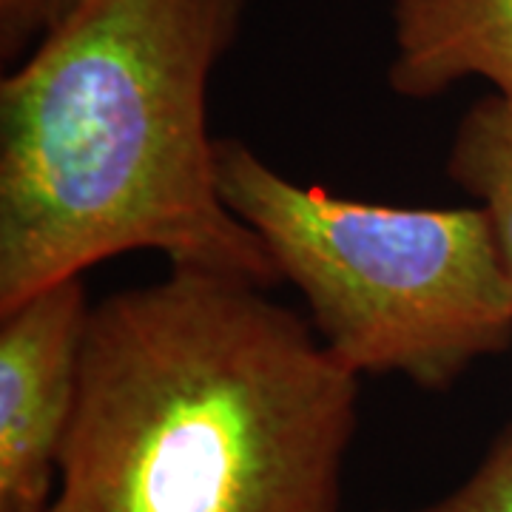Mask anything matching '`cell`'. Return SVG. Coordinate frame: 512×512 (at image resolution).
<instances>
[{"label":"cell","instance_id":"2","mask_svg":"<svg viewBox=\"0 0 512 512\" xmlns=\"http://www.w3.org/2000/svg\"><path fill=\"white\" fill-rule=\"evenodd\" d=\"M359 379L254 285L168 271L111 293L46 512H339Z\"/></svg>","mask_w":512,"mask_h":512},{"label":"cell","instance_id":"1","mask_svg":"<svg viewBox=\"0 0 512 512\" xmlns=\"http://www.w3.org/2000/svg\"><path fill=\"white\" fill-rule=\"evenodd\" d=\"M248 0H80L0 80V311L131 251L271 291L225 205L208 86Z\"/></svg>","mask_w":512,"mask_h":512},{"label":"cell","instance_id":"6","mask_svg":"<svg viewBox=\"0 0 512 512\" xmlns=\"http://www.w3.org/2000/svg\"><path fill=\"white\" fill-rule=\"evenodd\" d=\"M444 171L484 211L512 288V106L507 100L490 94L464 111Z\"/></svg>","mask_w":512,"mask_h":512},{"label":"cell","instance_id":"9","mask_svg":"<svg viewBox=\"0 0 512 512\" xmlns=\"http://www.w3.org/2000/svg\"><path fill=\"white\" fill-rule=\"evenodd\" d=\"M0 512H35V510H15V507H0ZM46 512V510H43Z\"/></svg>","mask_w":512,"mask_h":512},{"label":"cell","instance_id":"3","mask_svg":"<svg viewBox=\"0 0 512 512\" xmlns=\"http://www.w3.org/2000/svg\"><path fill=\"white\" fill-rule=\"evenodd\" d=\"M225 205L305 299L316 336L356 376L444 393L512 348V288L490 222L302 185L242 140H217Z\"/></svg>","mask_w":512,"mask_h":512},{"label":"cell","instance_id":"4","mask_svg":"<svg viewBox=\"0 0 512 512\" xmlns=\"http://www.w3.org/2000/svg\"><path fill=\"white\" fill-rule=\"evenodd\" d=\"M89 316L83 276L0 311V507L43 512L52 504Z\"/></svg>","mask_w":512,"mask_h":512},{"label":"cell","instance_id":"7","mask_svg":"<svg viewBox=\"0 0 512 512\" xmlns=\"http://www.w3.org/2000/svg\"><path fill=\"white\" fill-rule=\"evenodd\" d=\"M419 512H512V424L467 481Z\"/></svg>","mask_w":512,"mask_h":512},{"label":"cell","instance_id":"8","mask_svg":"<svg viewBox=\"0 0 512 512\" xmlns=\"http://www.w3.org/2000/svg\"><path fill=\"white\" fill-rule=\"evenodd\" d=\"M77 3L80 0H0V60L15 66Z\"/></svg>","mask_w":512,"mask_h":512},{"label":"cell","instance_id":"5","mask_svg":"<svg viewBox=\"0 0 512 512\" xmlns=\"http://www.w3.org/2000/svg\"><path fill=\"white\" fill-rule=\"evenodd\" d=\"M387 86L427 103L484 80L512 106V0H393Z\"/></svg>","mask_w":512,"mask_h":512}]
</instances>
